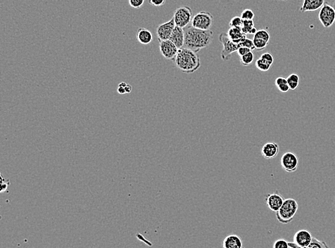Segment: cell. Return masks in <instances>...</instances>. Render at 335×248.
<instances>
[{"instance_id": "obj_1", "label": "cell", "mask_w": 335, "mask_h": 248, "mask_svg": "<svg viewBox=\"0 0 335 248\" xmlns=\"http://www.w3.org/2000/svg\"><path fill=\"white\" fill-rule=\"evenodd\" d=\"M185 29L184 48L197 53L202 49L208 48L212 42L214 33L211 30H202L187 26Z\"/></svg>"}, {"instance_id": "obj_2", "label": "cell", "mask_w": 335, "mask_h": 248, "mask_svg": "<svg viewBox=\"0 0 335 248\" xmlns=\"http://www.w3.org/2000/svg\"><path fill=\"white\" fill-rule=\"evenodd\" d=\"M176 68L187 74H192L197 71L201 66L200 57L195 52L185 48L179 49L175 57Z\"/></svg>"}, {"instance_id": "obj_3", "label": "cell", "mask_w": 335, "mask_h": 248, "mask_svg": "<svg viewBox=\"0 0 335 248\" xmlns=\"http://www.w3.org/2000/svg\"><path fill=\"white\" fill-rule=\"evenodd\" d=\"M299 209V205L293 198L284 200L282 205L276 212V217L279 222L282 224H288L293 220L295 214Z\"/></svg>"}, {"instance_id": "obj_4", "label": "cell", "mask_w": 335, "mask_h": 248, "mask_svg": "<svg viewBox=\"0 0 335 248\" xmlns=\"http://www.w3.org/2000/svg\"><path fill=\"white\" fill-rule=\"evenodd\" d=\"M219 40L223 46L221 57L222 60L228 61L230 58L231 54L237 51L240 48V44L235 43L228 36V33H222L219 35Z\"/></svg>"}, {"instance_id": "obj_5", "label": "cell", "mask_w": 335, "mask_h": 248, "mask_svg": "<svg viewBox=\"0 0 335 248\" xmlns=\"http://www.w3.org/2000/svg\"><path fill=\"white\" fill-rule=\"evenodd\" d=\"M214 22V18L210 12H200L196 14L192 19L191 25L199 30H210Z\"/></svg>"}, {"instance_id": "obj_6", "label": "cell", "mask_w": 335, "mask_h": 248, "mask_svg": "<svg viewBox=\"0 0 335 248\" xmlns=\"http://www.w3.org/2000/svg\"><path fill=\"white\" fill-rule=\"evenodd\" d=\"M173 18L176 26L185 28L192 22L193 10L187 6L178 7L174 13Z\"/></svg>"}, {"instance_id": "obj_7", "label": "cell", "mask_w": 335, "mask_h": 248, "mask_svg": "<svg viewBox=\"0 0 335 248\" xmlns=\"http://www.w3.org/2000/svg\"><path fill=\"white\" fill-rule=\"evenodd\" d=\"M319 21L325 28L332 27L335 22V10L333 6L324 3L318 15Z\"/></svg>"}, {"instance_id": "obj_8", "label": "cell", "mask_w": 335, "mask_h": 248, "mask_svg": "<svg viewBox=\"0 0 335 248\" xmlns=\"http://www.w3.org/2000/svg\"><path fill=\"white\" fill-rule=\"evenodd\" d=\"M281 165L283 170H285L287 173H294L298 170L299 158L292 152H287L282 156Z\"/></svg>"}, {"instance_id": "obj_9", "label": "cell", "mask_w": 335, "mask_h": 248, "mask_svg": "<svg viewBox=\"0 0 335 248\" xmlns=\"http://www.w3.org/2000/svg\"><path fill=\"white\" fill-rule=\"evenodd\" d=\"M159 51L166 59L175 60L179 49L170 39L159 41Z\"/></svg>"}, {"instance_id": "obj_10", "label": "cell", "mask_w": 335, "mask_h": 248, "mask_svg": "<svg viewBox=\"0 0 335 248\" xmlns=\"http://www.w3.org/2000/svg\"><path fill=\"white\" fill-rule=\"evenodd\" d=\"M175 27H176V24L173 18L168 22L158 25L157 27L156 33L159 41L170 39Z\"/></svg>"}, {"instance_id": "obj_11", "label": "cell", "mask_w": 335, "mask_h": 248, "mask_svg": "<svg viewBox=\"0 0 335 248\" xmlns=\"http://www.w3.org/2000/svg\"><path fill=\"white\" fill-rule=\"evenodd\" d=\"M284 200L285 199L279 193L278 190H276L271 194L266 195L265 199H264L268 208L270 211L275 213L281 208Z\"/></svg>"}, {"instance_id": "obj_12", "label": "cell", "mask_w": 335, "mask_h": 248, "mask_svg": "<svg viewBox=\"0 0 335 248\" xmlns=\"http://www.w3.org/2000/svg\"><path fill=\"white\" fill-rule=\"evenodd\" d=\"M313 236L307 230H300L294 235V242L301 248H308L311 243Z\"/></svg>"}, {"instance_id": "obj_13", "label": "cell", "mask_w": 335, "mask_h": 248, "mask_svg": "<svg viewBox=\"0 0 335 248\" xmlns=\"http://www.w3.org/2000/svg\"><path fill=\"white\" fill-rule=\"evenodd\" d=\"M280 153V147L278 143L269 142L266 143L262 148L261 154L265 159H271L278 156Z\"/></svg>"}, {"instance_id": "obj_14", "label": "cell", "mask_w": 335, "mask_h": 248, "mask_svg": "<svg viewBox=\"0 0 335 248\" xmlns=\"http://www.w3.org/2000/svg\"><path fill=\"white\" fill-rule=\"evenodd\" d=\"M170 40L172 41L178 49L184 48L185 45V29L176 26L174 29L172 35L170 37Z\"/></svg>"}, {"instance_id": "obj_15", "label": "cell", "mask_w": 335, "mask_h": 248, "mask_svg": "<svg viewBox=\"0 0 335 248\" xmlns=\"http://www.w3.org/2000/svg\"><path fill=\"white\" fill-rule=\"evenodd\" d=\"M243 246V240L237 235H228L222 243L224 248H242Z\"/></svg>"}, {"instance_id": "obj_16", "label": "cell", "mask_w": 335, "mask_h": 248, "mask_svg": "<svg viewBox=\"0 0 335 248\" xmlns=\"http://www.w3.org/2000/svg\"><path fill=\"white\" fill-rule=\"evenodd\" d=\"M324 3V0H304L300 12L304 13L306 12L316 11L321 9Z\"/></svg>"}, {"instance_id": "obj_17", "label": "cell", "mask_w": 335, "mask_h": 248, "mask_svg": "<svg viewBox=\"0 0 335 248\" xmlns=\"http://www.w3.org/2000/svg\"><path fill=\"white\" fill-rule=\"evenodd\" d=\"M228 36L233 42L240 44L246 39V35L242 30V27H230L228 30Z\"/></svg>"}, {"instance_id": "obj_18", "label": "cell", "mask_w": 335, "mask_h": 248, "mask_svg": "<svg viewBox=\"0 0 335 248\" xmlns=\"http://www.w3.org/2000/svg\"><path fill=\"white\" fill-rule=\"evenodd\" d=\"M137 39L141 45H147L150 44L153 39V35L150 30L145 28H140L137 33Z\"/></svg>"}, {"instance_id": "obj_19", "label": "cell", "mask_w": 335, "mask_h": 248, "mask_svg": "<svg viewBox=\"0 0 335 248\" xmlns=\"http://www.w3.org/2000/svg\"><path fill=\"white\" fill-rule=\"evenodd\" d=\"M242 30L245 35H255L257 30L254 27V22L253 19L250 20H243Z\"/></svg>"}, {"instance_id": "obj_20", "label": "cell", "mask_w": 335, "mask_h": 248, "mask_svg": "<svg viewBox=\"0 0 335 248\" xmlns=\"http://www.w3.org/2000/svg\"><path fill=\"white\" fill-rule=\"evenodd\" d=\"M275 85L280 92L282 93H286L289 90V87L287 83V79L283 77H278L275 80Z\"/></svg>"}, {"instance_id": "obj_21", "label": "cell", "mask_w": 335, "mask_h": 248, "mask_svg": "<svg viewBox=\"0 0 335 248\" xmlns=\"http://www.w3.org/2000/svg\"><path fill=\"white\" fill-rule=\"evenodd\" d=\"M287 83H288L289 89H292V90H295L297 88H298L300 85V79L299 75L298 74H295V73H292V74H289L287 78Z\"/></svg>"}, {"instance_id": "obj_22", "label": "cell", "mask_w": 335, "mask_h": 248, "mask_svg": "<svg viewBox=\"0 0 335 248\" xmlns=\"http://www.w3.org/2000/svg\"><path fill=\"white\" fill-rule=\"evenodd\" d=\"M255 65L256 68H257L259 71H268L269 69H270L271 67H272V65L268 63L266 61L264 60V59H262L261 57H260V58L256 61Z\"/></svg>"}, {"instance_id": "obj_23", "label": "cell", "mask_w": 335, "mask_h": 248, "mask_svg": "<svg viewBox=\"0 0 335 248\" xmlns=\"http://www.w3.org/2000/svg\"><path fill=\"white\" fill-rule=\"evenodd\" d=\"M254 59V54L253 52H249L247 54L240 57V62L244 66H249V65L253 62Z\"/></svg>"}, {"instance_id": "obj_24", "label": "cell", "mask_w": 335, "mask_h": 248, "mask_svg": "<svg viewBox=\"0 0 335 248\" xmlns=\"http://www.w3.org/2000/svg\"><path fill=\"white\" fill-rule=\"evenodd\" d=\"M253 43L254 48H255V50H258V51L264 50L267 46L268 44H269L264 39H261V38L256 37V36H254Z\"/></svg>"}, {"instance_id": "obj_25", "label": "cell", "mask_w": 335, "mask_h": 248, "mask_svg": "<svg viewBox=\"0 0 335 248\" xmlns=\"http://www.w3.org/2000/svg\"><path fill=\"white\" fill-rule=\"evenodd\" d=\"M254 36L261 38V39L265 40L268 43H269V40H270V35H269V32L266 31V30H257Z\"/></svg>"}, {"instance_id": "obj_26", "label": "cell", "mask_w": 335, "mask_h": 248, "mask_svg": "<svg viewBox=\"0 0 335 248\" xmlns=\"http://www.w3.org/2000/svg\"><path fill=\"white\" fill-rule=\"evenodd\" d=\"M327 248V246L325 244V243L320 241V240H318L317 239L315 238L314 237L313 238H312L311 243H310V246H308V248Z\"/></svg>"}, {"instance_id": "obj_27", "label": "cell", "mask_w": 335, "mask_h": 248, "mask_svg": "<svg viewBox=\"0 0 335 248\" xmlns=\"http://www.w3.org/2000/svg\"><path fill=\"white\" fill-rule=\"evenodd\" d=\"M241 18L243 20H250V19H253L254 18V14L252 10H249V9H246V10H243L241 14Z\"/></svg>"}, {"instance_id": "obj_28", "label": "cell", "mask_w": 335, "mask_h": 248, "mask_svg": "<svg viewBox=\"0 0 335 248\" xmlns=\"http://www.w3.org/2000/svg\"><path fill=\"white\" fill-rule=\"evenodd\" d=\"M243 24V19L241 17H234L229 22L230 27H242Z\"/></svg>"}, {"instance_id": "obj_29", "label": "cell", "mask_w": 335, "mask_h": 248, "mask_svg": "<svg viewBox=\"0 0 335 248\" xmlns=\"http://www.w3.org/2000/svg\"><path fill=\"white\" fill-rule=\"evenodd\" d=\"M274 248H289V242L284 239H278L274 243Z\"/></svg>"}, {"instance_id": "obj_30", "label": "cell", "mask_w": 335, "mask_h": 248, "mask_svg": "<svg viewBox=\"0 0 335 248\" xmlns=\"http://www.w3.org/2000/svg\"><path fill=\"white\" fill-rule=\"evenodd\" d=\"M145 0H129V4L131 7L140 9L144 4Z\"/></svg>"}, {"instance_id": "obj_31", "label": "cell", "mask_w": 335, "mask_h": 248, "mask_svg": "<svg viewBox=\"0 0 335 248\" xmlns=\"http://www.w3.org/2000/svg\"><path fill=\"white\" fill-rule=\"evenodd\" d=\"M240 45V47H246V48H249L252 50H255V48H254L253 40H252V39H248V38H246V39H245L243 42H241Z\"/></svg>"}, {"instance_id": "obj_32", "label": "cell", "mask_w": 335, "mask_h": 248, "mask_svg": "<svg viewBox=\"0 0 335 248\" xmlns=\"http://www.w3.org/2000/svg\"><path fill=\"white\" fill-rule=\"evenodd\" d=\"M10 185V180L8 179H5L3 178L1 175V193H4L7 190L9 185Z\"/></svg>"}, {"instance_id": "obj_33", "label": "cell", "mask_w": 335, "mask_h": 248, "mask_svg": "<svg viewBox=\"0 0 335 248\" xmlns=\"http://www.w3.org/2000/svg\"><path fill=\"white\" fill-rule=\"evenodd\" d=\"M261 57L262 59H264V60L266 61V62H267L268 63L270 64V65H272V64H273L274 57L272 56V54H271V53H264V54H262L261 57Z\"/></svg>"}, {"instance_id": "obj_34", "label": "cell", "mask_w": 335, "mask_h": 248, "mask_svg": "<svg viewBox=\"0 0 335 248\" xmlns=\"http://www.w3.org/2000/svg\"><path fill=\"white\" fill-rule=\"evenodd\" d=\"M251 51H252V50H250V49L242 46L237 50V53L240 57H243V56L245 55V54H247V53Z\"/></svg>"}, {"instance_id": "obj_35", "label": "cell", "mask_w": 335, "mask_h": 248, "mask_svg": "<svg viewBox=\"0 0 335 248\" xmlns=\"http://www.w3.org/2000/svg\"><path fill=\"white\" fill-rule=\"evenodd\" d=\"M166 0H149V4L153 7H161L165 4Z\"/></svg>"}, {"instance_id": "obj_36", "label": "cell", "mask_w": 335, "mask_h": 248, "mask_svg": "<svg viewBox=\"0 0 335 248\" xmlns=\"http://www.w3.org/2000/svg\"><path fill=\"white\" fill-rule=\"evenodd\" d=\"M137 237H138V238L140 240H141V241L144 242V243H145L146 244L148 245V246H152V244H151L150 242H148L147 241V240H146L145 239H144V237H143L142 235H140V234H137Z\"/></svg>"}, {"instance_id": "obj_37", "label": "cell", "mask_w": 335, "mask_h": 248, "mask_svg": "<svg viewBox=\"0 0 335 248\" xmlns=\"http://www.w3.org/2000/svg\"><path fill=\"white\" fill-rule=\"evenodd\" d=\"M117 92L120 95H124L126 94L125 88H122V87H118V89H117Z\"/></svg>"}, {"instance_id": "obj_38", "label": "cell", "mask_w": 335, "mask_h": 248, "mask_svg": "<svg viewBox=\"0 0 335 248\" xmlns=\"http://www.w3.org/2000/svg\"><path fill=\"white\" fill-rule=\"evenodd\" d=\"M125 91L126 93H130L132 91V87L130 85H129V84H127V86L125 87Z\"/></svg>"}, {"instance_id": "obj_39", "label": "cell", "mask_w": 335, "mask_h": 248, "mask_svg": "<svg viewBox=\"0 0 335 248\" xmlns=\"http://www.w3.org/2000/svg\"><path fill=\"white\" fill-rule=\"evenodd\" d=\"M289 248H296L299 247H298V245H297L296 243H295V242H293V243H290V242H289Z\"/></svg>"}, {"instance_id": "obj_40", "label": "cell", "mask_w": 335, "mask_h": 248, "mask_svg": "<svg viewBox=\"0 0 335 248\" xmlns=\"http://www.w3.org/2000/svg\"><path fill=\"white\" fill-rule=\"evenodd\" d=\"M127 83H124V82H122V83H120L118 85V87H122V88H125V87L127 86Z\"/></svg>"}, {"instance_id": "obj_41", "label": "cell", "mask_w": 335, "mask_h": 248, "mask_svg": "<svg viewBox=\"0 0 335 248\" xmlns=\"http://www.w3.org/2000/svg\"><path fill=\"white\" fill-rule=\"evenodd\" d=\"M332 6H333V7H334L335 10V0H333V3H332Z\"/></svg>"}, {"instance_id": "obj_42", "label": "cell", "mask_w": 335, "mask_h": 248, "mask_svg": "<svg viewBox=\"0 0 335 248\" xmlns=\"http://www.w3.org/2000/svg\"><path fill=\"white\" fill-rule=\"evenodd\" d=\"M281 1H284V0H281Z\"/></svg>"}]
</instances>
